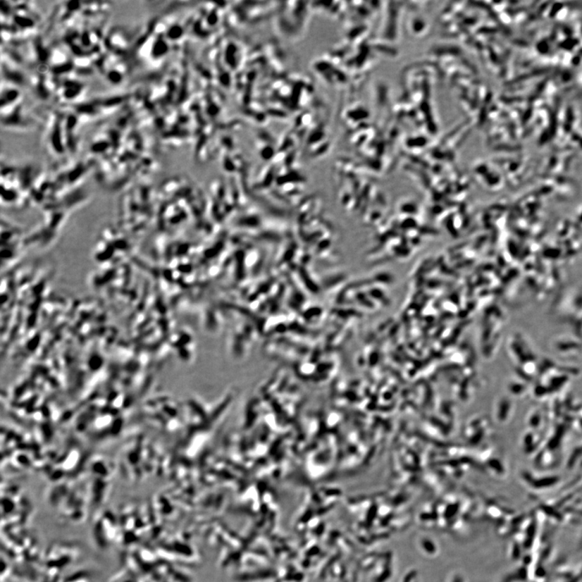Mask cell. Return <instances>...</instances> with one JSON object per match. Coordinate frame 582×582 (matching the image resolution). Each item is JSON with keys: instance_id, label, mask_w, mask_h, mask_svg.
<instances>
[{"instance_id": "6da1fadb", "label": "cell", "mask_w": 582, "mask_h": 582, "mask_svg": "<svg viewBox=\"0 0 582 582\" xmlns=\"http://www.w3.org/2000/svg\"><path fill=\"white\" fill-rule=\"evenodd\" d=\"M92 574L89 572H78L73 575V578L66 579L65 582H92Z\"/></svg>"}]
</instances>
